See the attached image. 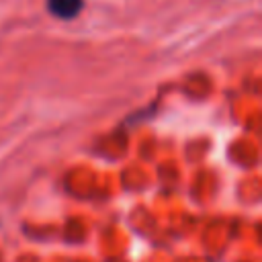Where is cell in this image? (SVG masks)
<instances>
[{"label":"cell","instance_id":"cell-1","mask_svg":"<svg viewBox=\"0 0 262 262\" xmlns=\"http://www.w3.org/2000/svg\"><path fill=\"white\" fill-rule=\"evenodd\" d=\"M82 8H84V0H47V10L55 18H63V20L78 16Z\"/></svg>","mask_w":262,"mask_h":262}]
</instances>
